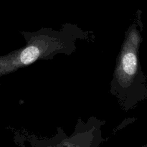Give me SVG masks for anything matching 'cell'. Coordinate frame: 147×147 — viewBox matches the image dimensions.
I'll return each instance as SVG.
<instances>
[{
	"label": "cell",
	"instance_id": "obj_2",
	"mask_svg": "<svg viewBox=\"0 0 147 147\" xmlns=\"http://www.w3.org/2000/svg\"><path fill=\"white\" fill-rule=\"evenodd\" d=\"M141 17L138 14L126 32L111 83V92L125 111L132 109L147 96L146 80L139 58L143 31Z\"/></svg>",
	"mask_w": 147,
	"mask_h": 147
},
{
	"label": "cell",
	"instance_id": "obj_4",
	"mask_svg": "<svg viewBox=\"0 0 147 147\" xmlns=\"http://www.w3.org/2000/svg\"><path fill=\"white\" fill-rule=\"evenodd\" d=\"M140 147H147V144H145V145H144V146H140Z\"/></svg>",
	"mask_w": 147,
	"mask_h": 147
},
{
	"label": "cell",
	"instance_id": "obj_3",
	"mask_svg": "<svg viewBox=\"0 0 147 147\" xmlns=\"http://www.w3.org/2000/svg\"><path fill=\"white\" fill-rule=\"evenodd\" d=\"M102 122L97 119H89L87 123L79 120L74 132L70 136L62 129L50 139H37L30 136L32 147H99L102 143Z\"/></svg>",
	"mask_w": 147,
	"mask_h": 147
},
{
	"label": "cell",
	"instance_id": "obj_1",
	"mask_svg": "<svg viewBox=\"0 0 147 147\" xmlns=\"http://www.w3.org/2000/svg\"><path fill=\"white\" fill-rule=\"evenodd\" d=\"M27 44L9 54L0 56V76L12 73L40 60H48L59 54L70 55L76 42L84 38L78 27L66 24L61 30L42 27L33 32H22Z\"/></svg>",
	"mask_w": 147,
	"mask_h": 147
}]
</instances>
